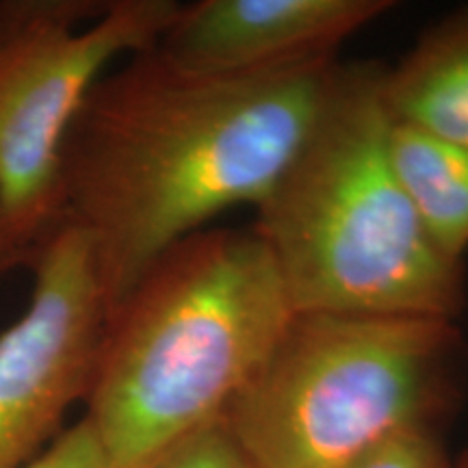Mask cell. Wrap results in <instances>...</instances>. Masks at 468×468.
<instances>
[{"mask_svg":"<svg viewBox=\"0 0 468 468\" xmlns=\"http://www.w3.org/2000/svg\"><path fill=\"white\" fill-rule=\"evenodd\" d=\"M390 154L420 221L449 259L468 251V150L419 128H390Z\"/></svg>","mask_w":468,"mask_h":468,"instance_id":"cell-9","label":"cell"},{"mask_svg":"<svg viewBox=\"0 0 468 468\" xmlns=\"http://www.w3.org/2000/svg\"><path fill=\"white\" fill-rule=\"evenodd\" d=\"M341 468H453L438 431H406L368 449Z\"/></svg>","mask_w":468,"mask_h":468,"instance_id":"cell-11","label":"cell"},{"mask_svg":"<svg viewBox=\"0 0 468 468\" xmlns=\"http://www.w3.org/2000/svg\"><path fill=\"white\" fill-rule=\"evenodd\" d=\"M295 310L250 228H207L163 251L107 313L85 414L113 468H145L221 419Z\"/></svg>","mask_w":468,"mask_h":468,"instance_id":"cell-2","label":"cell"},{"mask_svg":"<svg viewBox=\"0 0 468 468\" xmlns=\"http://www.w3.org/2000/svg\"><path fill=\"white\" fill-rule=\"evenodd\" d=\"M468 386L458 321L295 313L221 414L256 468H341L406 431H438Z\"/></svg>","mask_w":468,"mask_h":468,"instance_id":"cell-4","label":"cell"},{"mask_svg":"<svg viewBox=\"0 0 468 468\" xmlns=\"http://www.w3.org/2000/svg\"><path fill=\"white\" fill-rule=\"evenodd\" d=\"M382 96L397 124L468 150V5L425 28L386 66Z\"/></svg>","mask_w":468,"mask_h":468,"instance_id":"cell-8","label":"cell"},{"mask_svg":"<svg viewBox=\"0 0 468 468\" xmlns=\"http://www.w3.org/2000/svg\"><path fill=\"white\" fill-rule=\"evenodd\" d=\"M453 468H468V449L453 462Z\"/></svg>","mask_w":468,"mask_h":468,"instance_id":"cell-14","label":"cell"},{"mask_svg":"<svg viewBox=\"0 0 468 468\" xmlns=\"http://www.w3.org/2000/svg\"><path fill=\"white\" fill-rule=\"evenodd\" d=\"M16 267H20V265H17V261L14 259V254H11V251H9L7 243H5L3 230H0V276H3V273L11 271V269H16Z\"/></svg>","mask_w":468,"mask_h":468,"instance_id":"cell-13","label":"cell"},{"mask_svg":"<svg viewBox=\"0 0 468 468\" xmlns=\"http://www.w3.org/2000/svg\"><path fill=\"white\" fill-rule=\"evenodd\" d=\"M338 58L251 76L152 48L91 87L61 152V219L83 230L107 313L163 251L259 207L313 126Z\"/></svg>","mask_w":468,"mask_h":468,"instance_id":"cell-1","label":"cell"},{"mask_svg":"<svg viewBox=\"0 0 468 468\" xmlns=\"http://www.w3.org/2000/svg\"><path fill=\"white\" fill-rule=\"evenodd\" d=\"M25 468H113L90 420L80 417Z\"/></svg>","mask_w":468,"mask_h":468,"instance_id":"cell-12","label":"cell"},{"mask_svg":"<svg viewBox=\"0 0 468 468\" xmlns=\"http://www.w3.org/2000/svg\"><path fill=\"white\" fill-rule=\"evenodd\" d=\"M174 0H0V230L28 267L61 224V152L115 58L159 44Z\"/></svg>","mask_w":468,"mask_h":468,"instance_id":"cell-5","label":"cell"},{"mask_svg":"<svg viewBox=\"0 0 468 468\" xmlns=\"http://www.w3.org/2000/svg\"><path fill=\"white\" fill-rule=\"evenodd\" d=\"M145 468H256L221 419L193 431Z\"/></svg>","mask_w":468,"mask_h":468,"instance_id":"cell-10","label":"cell"},{"mask_svg":"<svg viewBox=\"0 0 468 468\" xmlns=\"http://www.w3.org/2000/svg\"><path fill=\"white\" fill-rule=\"evenodd\" d=\"M33 291L0 335V468H25L83 403L107 321V302L83 230L61 219L28 267Z\"/></svg>","mask_w":468,"mask_h":468,"instance_id":"cell-6","label":"cell"},{"mask_svg":"<svg viewBox=\"0 0 468 468\" xmlns=\"http://www.w3.org/2000/svg\"><path fill=\"white\" fill-rule=\"evenodd\" d=\"M390 0H200L180 5L161 35L169 61L210 76H251L336 58Z\"/></svg>","mask_w":468,"mask_h":468,"instance_id":"cell-7","label":"cell"},{"mask_svg":"<svg viewBox=\"0 0 468 468\" xmlns=\"http://www.w3.org/2000/svg\"><path fill=\"white\" fill-rule=\"evenodd\" d=\"M379 61L336 63L313 126L251 230L295 313L458 321L466 269L434 243L390 154Z\"/></svg>","mask_w":468,"mask_h":468,"instance_id":"cell-3","label":"cell"}]
</instances>
